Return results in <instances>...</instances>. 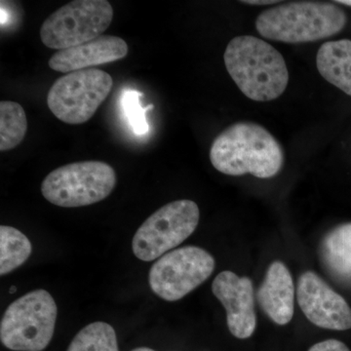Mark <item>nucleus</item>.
Listing matches in <instances>:
<instances>
[{
	"label": "nucleus",
	"instance_id": "obj_1",
	"mask_svg": "<svg viewBox=\"0 0 351 351\" xmlns=\"http://www.w3.org/2000/svg\"><path fill=\"white\" fill-rule=\"evenodd\" d=\"M210 161L223 174H251L269 179L282 169L284 152L278 141L263 126L237 122L215 138Z\"/></svg>",
	"mask_w": 351,
	"mask_h": 351
},
{
	"label": "nucleus",
	"instance_id": "obj_2",
	"mask_svg": "<svg viewBox=\"0 0 351 351\" xmlns=\"http://www.w3.org/2000/svg\"><path fill=\"white\" fill-rule=\"evenodd\" d=\"M223 61L233 82L251 100H276L288 86L289 71L282 55L256 36L233 38L226 47Z\"/></svg>",
	"mask_w": 351,
	"mask_h": 351
},
{
	"label": "nucleus",
	"instance_id": "obj_3",
	"mask_svg": "<svg viewBox=\"0 0 351 351\" xmlns=\"http://www.w3.org/2000/svg\"><path fill=\"white\" fill-rule=\"evenodd\" d=\"M348 18L336 4L295 1L263 11L256 20L263 38L285 43H306L331 38L343 31Z\"/></svg>",
	"mask_w": 351,
	"mask_h": 351
},
{
	"label": "nucleus",
	"instance_id": "obj_4",
	"mask_svg": "<svg viewBox=\"0 0 351 351\" xmlns=\"http://www.w3.org/2000/svg\"><path fill=\"white\" fill-rule=\"evenodd\" d=\"M58 307L47 291H32L16 300L2 316L0 339L14 351H43L55 332Z\"/></svg>",
	"mask_w": 351,
	"mask_h": 351
},
{
	"label": "nucleus",
	"instance_id": "obj_5",
	"mask_svg": "<svg viewBox=\"0 0 351 351\" xmlns=\"http://www.w3.org/2000/svg\"><path fill=\"white\" fill-rule=\"evenodd\" d=\"M117 184V173L101 161L66 164L47 175L41 184V193L56 206H89L106 199Z\"/></svg>",
	"mask_w": 351,
	"mask_h": 351
},
{
	"label": "nucleus",
	"instance_id": "obj_6",
	"mask_svg": "<svg viewBox=\"0 0 351 351\" xmlns=\"http://www.w3.org/2000/svg\"><path fill=\"white\" fill-rule=\"evenodd\" d=\"M193 200H176L159 208L138 228L132 241L134 255L144 262L162 257L189 239L199 223Z\"/></svg>",
	"mask_w": 351,
	"mask_h": 351
},
{
	"label": "nucleus",
	"instance_id": "obj_7",
	"mask_svg": "<svg viewBox=\"0 0 351 351\" xmlns=\"http://www.w3.org/2000/svg\"><path fill=\"white\" fill-rule=\"evenodd\" d=\"M112 19V6L107 0H75L44 21L41 41L50 49L75 47L101 36Z\"/></svg>",
	"mask_w": 351,
	"mask_h": 351
},
{
	"label": "nucleus",
	"instance_id": "obj_8",
	"mask_svg": "<svg viewBox=\"0 0 351 351\" xmlns=\"http://www.w3.org/2000/svg\"><path fill=\"white\" fill-rule=\"evenodd\" d=\"M112 86V76L101 69H87L66 73L51 86L48 108L64 123H85L108 98Z\"/></svg>",
	"mask_w": 351,
	"mask_h": 351
},
{
	"label": "nucleus",
	"instance_id": "obj_9",
	"mask_svg": "<svg viewBox=\"0 0 351 351\" xmlns=\"http://www.w3.org/2000/svg\"><path fill=\"white\" fill-rule=\"evenodd\" d=\"M215 265L211 254L199 247L176 249L152 265L149 286L164 301H179L206 281L213 274Z\"/></svg>",
	"mask_w": 351,
	"mask_h": 351
},
{
	"label": "nucleus",
	"instance_id": "obj_10",
	"mask_svg": "<svg viewBox=\"0 0 351 351\" xmlns=\"http://www.w3.org/2000/svg\"><path fill=\"white\" fill-rule=\"evenodd\" d=\"M297 297L302 313L316 326L336 331L351 329L348 302L314 272L300 277Z\"/></svg>",
	"mask_w": 351,
	"mask_h": 351
},
{
	"label": "nucleus",
	"instance_id": "obj_11",
	"mask_svg": "<svg viewBox=\"0 0 351 351\" xmlns=\"http://www.w3.org/2000/svg\"><path fill=\"white\" fill-rule=\"evenodd\" d=\"M212 291L226 308L228 327L232 335L237 339L250 338L257 326L251 279L226 270L215 278Z\"/></svg>",
	"mask_w": 351,
	"mask_h": 351
},
{
	"label": "nucleus",
	"instance_id": "obj_12",
	"mask_svg": "<svg viewBox=\"0 0 351 351\" xmlns=\"http://www.w3.org/2000/svg\"><path fill=\"white\" fill-rule=\"evenodd\" d=\"M128 51V44L119 36H101L82 45L58 51L48 64L53 71L69 73L119 61Z\"/></svg>",
	"mask_w": 351,
	"mask_h": 351
},
{
	"label": "nucleus",
	"instance_id": "obj_13",
	"mask_svg": "<svg viewBox=\"0 0 351 351\" xmlns=\"http://www.w3.org/2000/svg\"><path fill=\"white\" fill-rule=\"evenodd\" d=\"M295 287L286 265L274 262L267 269L265 280L258 291V301L270 319L286 325L294 315Z\"/></svg>",
	"mask_w": 351,
	"mask_h": 351
},
{
	"label": "nucleus",
	"instance_id": "obj_14",
	"mask_svg": "<svg viewBox=\"0 0 351 351\" xmlns=\"http://www.w3.org/2000/svg\"><path fill=\"white\" fill-rule=\"evenodd\" d=\"M316 66L324 80L351 96V40L322 44L316 55Z\"/></svg>",
	"mask_w": 351,
	"mask_h": 351
},
{
	"label": "nucleus",
	"instance_id": "obj_15",
	"mask_svg": "<svg viewBox=\"0 0 351 351\" xmlns=\"http://www.w3.org/2000/svg\"><path fill=\"white\" fill-rule=\"evenodd\" d=\"M321 257L332 274L351 282V223L328 233L321 244Z\"/></svg>",
	"mask_w": 351,
	"mask_h": 351
},
{
	"label": "nucleus",
	"instance_id": "obj_16",
	"mask_svg": "<svg viewBox=\"0 0 351 351\" xmlns=\"http://www.w3.org/2000/svg\"><path fill=\"white\" fill-rule=\"evenodd\" d=\"M32 246L27 237L13 226H0V274H10L27 262Z\"/></svg>",
	"mask_w": 351,
	"mask_h": 351
},
{
	"label": "nucleus",
	"instance_id": "obj_17",
	"mask_svg": "<svg viewBox=\"0 0 351 351\" xmlns=\"http://www.w3.org/2000/svg\"><path fill=\"white\" fill-rule=\"evenodd\" d=\"M27 130L25 110L11 101L0 103V151L15 149L23 142Z\"/></svg>",
	"mask_w": 351,
	"mask_h": 351
},
{
	"label": "nucleus",
	"instance_id": "obj_18",
	"mask_svg": "<svg viewBox=\"0 0 351 351\" xmlns=\"http://www.w3.org/2000/svg\"><path fill=\"white\" fill-rule=\"evenodd\" d=\"M66 351H119L117 332L108 323H91L76 334Z\"/></svg>",
	"mask_w": 351,
	"mask_h": 351
},
{
	"label": "nucleus",
	"instance_id": "obj_19",
	"mask_svg": "<svg viewBox=\"0 0 351 351\" xmlns=\"http://www.w3.org/2000/svg\"><path fill=\"white\" fill-rule=\"evenodd\" d=\"M143 96L144 94L137 90L124 89L120 99L127 122L130 125L131 130L138 136L145 135L149 132V126L145 117V112L154 108V105L142 107L140 101Z\"/></svg>",
	"mask_w": 351,
	"mask_h": 351
},
{
	"label": "nucleus",
	"instance_id": "obj_20",
	"mask_svg": "<svg viewBox=\"0 0 351 351\" xmlns=\"http://www.w3.org/2000/svg\"><path fill=\"white\" fill-rule=\"evenodd\" d=\"M308 351H350L343 341L338 339H327L311 346Z\"/></svg>",
	"mask_w": 351,
	"mask_h": 351
},
{
	"label": "nucleus",
	"instance_id": "obj_21",
	"mask_svg": "<svg viewBox=\"0 0 351 351\" xmlns=\"http://www.w3.org/2000/svg\"><path fill=\"white\" fill-rule=\"evenodd\" d=\"M242 3L249 4V5H270V4H276L278 3L279 1L277 0H261V1H258V0H248V1H241Z\"/></svg>",
	"mask_w": 351,
	"mask_h": 351
},
{
	"label": "nucleus",
	"instance_id": "obj_22",
	"mask_svg": "<svg viewBox=\"0 0 351 351\" xmlns=\"http://www.w3.org/2000/svg\"><path fill=\"white\" fill-rule=\"evenodd\" d=\"M336 3L351 7V0H338V1H336Z\"/></svg>",
	"mask_w": 351,
	"mask_h": 351
},
{
	"label": "nucleus",
	"instance_id": "obj_23",
	"mask_svg": "<svg viewBox=\"0 0 351 351\" xmlns=\"http://www.w3.org/2000/svg\"><path fill=\"white\" fill-rule=\"evenodd\" d=\"M132 351H156V350H152V348H135V350H133Z\"/></svg>",
	"mask_w": 351,
	"mask_h": 351
},
{
	"label": "nucleus",
	"instance_id": "obj_24",
	"mask_svg": "<svg viewBox=\"0 0 351 351\" xmlns=\"http://www.w3.org/2000/svg\"><path fill=\"white\" fill-rule=\"evenodd\" d=\"M16 291H17V288H16L15 286H13V287L9 289V292L10 293H15Z\"/></svg>",
	"mask_w": 351,
	"mask_h": 351
}]
</instances>
